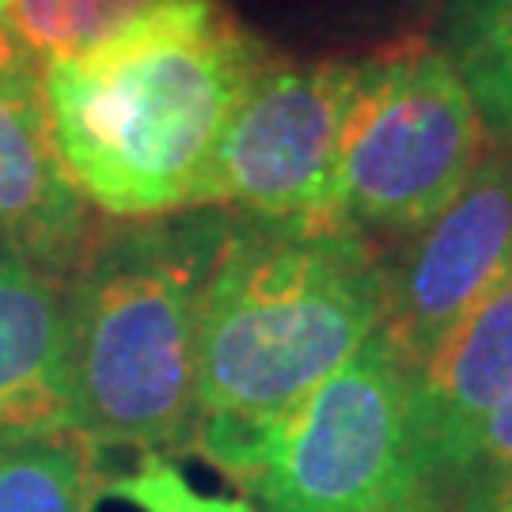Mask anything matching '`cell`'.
<instances>
[{
  "mask_svg": "<svg viewBox=\"0 0 512 512\" xmlns=\"http://www.w3.org/2000/svg\"><path fill=\"white\" fill-rule=\"evenodd\" d=\"M274 50L220 0H152L73 57L42 61L57 160L110 220L198 209L220 133Z\"/></svg>",
  "mask_w": 512,
  "mask_h": 512,
  "instance_id": "1",
  "label": "cell"
},
{
  "mask_svg": "<svg viewBox=\"0 0 512 512\" xmlns=\"http://www.w3.org/2000/svg\"><path fill=\"white\" fill-rule=\"evenodd\" d=\"M387 262L342 217L232 213L198 315V444L224 452L285 418L384 323Z\"/></svg>",
  "mask_w": 512,
  "mask_h": 512,
  "instance_id": "2",
  "label": "cell"
},
{
  "mask_svg": "<svg viewBox=\"0 0 512 512\" xmlns=\"http://www.w3.org/2000/svg\"><path fill=\"white\" fill-rule=\"evenodd\" d=\"M232 209L110 220L65 274L76 429L99 448L198 444V315Z\"/></svg>",
  "mask_w": 512,
  "mask_h": 512,
  "instance_id": "3",
  "label": "cell"
},
{
  "mask_svg": "<svg viewBox=\"0 0 512 512\" xmlns=\"http://www.w3.org/2000/svg\"><path fill=\"white\" fill-rule=\"evenodd\" d=\"M266 512H452L414 429L410 376L376 330L311 395L213 463Z\"/></svg>",
  "mask_w": 512,
  "mask_h": 512,
  "instance_id": "4",
  "label": "cell"
},
{
  "mask_svg": "<svg viewBox=\"0 0 512 512\" xmlns=\"http://www.w3.org/2000/svg\"><path fill=\"white\" fill-rule=\"evenodd\" d=\"M482 160V118L456 65L437 50L361 61L338 156L330 217L365 236H418Z\"/></svg>",
  "mask_w": 512,
  "mask_h": 512,
  "instance_id": "5",
  "label": "cell"
},
{
  "mask_svg": "<svg viewBox=\"0 0 512 512\" xmlns=\"http://www.w3.org/2000/svg\"><path fill=\"white\" fill-rule=\"evenodd\" d=\"M361 61H277L255 73L220 133L198 209L330 217Z\"/></svg>",
  "mask_w": 512,
  "mask_h": 512,
  "instance_id": "6",
  "label": "cell"
},
{
  "mask_svg": "<svg viewBox=\"0 0 512 512\" xmlns=\"http://www.w3.org/2000/svg\"><path fill=\"white\" fill-rule=\"evenodd\" d=\"M512 277V145L486 152L437 217L387 262L380 334L406 376Z\"/></svg>",
  "mask_w": 512,
  "mask_h": 512,
  "instance_id": "7",
  "label": "cell"
},
{
  "mask_svg": "<svg viewBox=\"0 0 512 512\" xmlns=\"http://www.w3.org/2000/svg\"><path fill=\"white\" fill-rule=\"evenodd\" d=\"M512 395V277L410 376L414 429L437 475L463 486L478 425Z\"/></svg>",
  "mask_w": 512,
  "mask_h": 512,
  "instance_id": "8",
  "label": "cell"
},
{
  "mask_svg": "<svg viewBox=\"0 0 512 512\" xmlns=\"http://www.w3.org/2000/svg\"><path fill=\"white\" fill-rule=\"evenodd\" d=\"M99 224L57 160L38 88L0 92V251L65 277Z\"/></svg>",
  "mask_w": 512,
  "mask_h": 512,
  "instance_id": "9",
  "label": "cell"
},
{
  "mask_svg": "<svg viewBox=\"0 0 512 512\" xmlns=\"http://www.w3.org/2000/svg\"><path fill=\"white\" fill-rule=\"evenodd\" d=\"M76 429L65 277L0 251V433Z\"/></svg>",
  "mask_w": 512,
  "mask_h": 512,
  "instance_id": "10",
  "label": "cell"
},
{
  "mask_svg": "<svg viewBox=\"0 0 512 512\" xmlns=\"http://www.w3.org/2000/svg\"><path fill=\"white\" fill-rule=\"evenodd\" d=\"M107 490L103 448L80 429L0 433V512H95Z\"/></svg>",
  "mask_w": 512,
  "mask_h": 512,
  "instance_id": "11",
  "label": "cell"
},
{
  "mask_svg": "<svg viewBox=\"0 0 512 512\" xmlns=\"http://www.w3.org/2000/svg\"><path fill=\"white\" fill-rule=\"evenodd\" d=\"M452 65L475 99L478 118L512 145V8L467 0L452 38Z\"/></svg>",
  "mask_w": 512,
  "mask_h": 512,
  "instance_id": "12",
  "label": "cell"
},
{
  "mask_svg": "<svg viewBox=\"0 0 512 512\" xmlns=\"http://www.w3.org/2000/svg\"><path fill=\"white\" fill-rule=\"evenodd\" d=\"M148 4L152 0H12L8 23L42 65L88 50Z\"/></svg>",
  "mask_w": 512,
  "mask_h": 512,
  "instance_id": "13",
  "label": "cell"
},
{
  "mask_svg": "<svg viewBox=\"0 0 512 512\" xmlns=\"http://www.w3.org/2000/svg\"><path fill=\"white\" fill-rule=\"evenodd\" d=\"M107 497H122L141 512H255L243 497H209L164 456H145L137 471L110 478Z\"/></svg>",
  "mask_w": 512,
  "mask_h": 512,
  "instance_id": "14",
  "label": "cell"
},
{
  "mask_svg": "<svg viewBox=\"0 0 512 512\" xmlns=\"http://www.w3.org/2000/svg\"><path fill=\"white\" fill-rule=\"evenodd\" d=\"M456 512H512V467H475L459 486Z\"/></svg>",
  "mask_w": 512,
  "mask_h": 512,
  "instance_id": "15",
  "label": "cell"
},
{
  "mask_svg": "<svg viewBox=\"0 0 512 512\" xmlns=\"http://www.w3.org/2000/svg\"><path fill=\"white\" fill-rule=\"evenodd\" d=\"M475 467H512V395L478 425L467 475Z\"/></svg>",
  "mask_w": 512,
  "mask_h": 512,
  "instance_id": "16",
  "label": "cell"
},
{
  "mask_svg": "<svg viewBox=\"0 0 512 512\" xmlns=\"http://www.w3.org/2000/svg\"><path fill=\"white\" fill-rule=\"evenodd\" d=\"M38 57L16 35V27L0 16V92H31L38 88Z\"/></svg>",
  "mask_w": 512,
  "mask_h": 512,
  "instance_id": "17",
  "label": "cell"
},
{
  "mask_svg": "<svg viewBox=\"0 0 512 512\" xmlns=\"http://www.w3.org/2000/svg\"><path fill=\"white\" fill-rule=\"evenodd\" d=\"M475 4H490V8H512V0H475Z\"/></svg>",
  "mask_w": 512,
  "mask_h": 512,
  "instance_id": "18",
  "label": "cell"
},
{
  "mask_svg": "<svg viewBox=\"0 0 512 512\" xmlns=\"http://www.w3.org/2000/svg\"><path fill=\"white\" fill-rule=\"evenodd\" d=\"M8 12H12V0H0V16L8 19Z\"/></svg>",
  "mask_w": 512,
  "mask_h": 512,
  "instance_id": "19",
  "label": "cell"
}]
</instances>
